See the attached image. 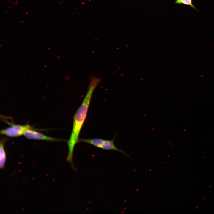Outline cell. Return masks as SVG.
<instances>
[{
    "label": "cell",
    "instance_id": "3957f363",
    "mask_svg": "<svg viewBox=\"0 0 214 214\" xmlns=\"http://www.w3.org/2000/svg\"><path fill=\"white\" fill-rule=\"evenodd\" d=\"M30 127L29 125H21L13 124L1 130L0 134L10 137H18L23 135L24 130Z\"/></svg>",
    "mask_w": 214,
    "mask_h": 214
},
{
    "label": "cell",
    "instance_id": "7a4b0ae2",
    "mask_svg": "<svg viewBox=\"0 0 214 214\" xmlns=\"http://www.w3.org/2000/svg\"><path fill=\"white\" fill-rule=\"evenodd\" d=\"M115 137L111 140H106L99 138L92 139H79V142L89 144L97 147L106 150H113L119 151L124 155L130 158L129 155L122 150L118 148L114 144Z\"/></svg>",
    "mask_w": 214,
    "mask_h": 214
},
{
    "label": "cell",
    "instance_id": "6da1fadb",
    "mask_svg": "<svg viewBox=\"0 0 214 214\" xmlns=\"http://www.w3.org/2000/svg\"><path fill=\"white\" fill-rule=\"evenodd\" d=\"M100 81V78H91L85 97L73 116L72 130L67 143L68 150L67 158V161L70 163L73 168L75 167L73 160L75 147L79 142V134L86 117L93 92Z\"/></svg>",
    "mask_w": 214,
    "mask_h": 214
},
{
    "label": "cell",
    "instance_id": "277c9868",
    "mask_svg": "<svg viewBox=\"0 0 214 214\" xmlns=\"http://www.w3.org/2000/svg\"><path fill=\"white\" fill-rule=\"evenodd\" d=\"M23 135L26 138L32 139L43 140L50 141H60L62 139L47 136L33 129L31 127L26 129Z\"/></svg>",
    "mask_w": 214,
    "mask_h": 214
},
{
    "label": "cell",
    "instance_id": "5b68a950",
    "mask_svg": "<svg viewBox=\"0 0 214 214\" xmlns=\"http://www.w3.org/2000/svg\"><path fill=\"white\" fill-rule=\"evenodd\" d=\"M7 141L6 139H3L0 141V167L1 169L5 166L6 159V152L4 148V144Z\"/></svg>",
    "mask_w": 214,
    "mask_h": 214
},
{
    "label": "cell",
    "instance_id": "8992f818",
    "mask_svg": "<svg viewBox=\"0 0 214 214\" xmlns=\"http://www.w3.org/2000/svg\"><path fill=\"white\" fill-rule=\"evenodd\" d=\"M175 3L177 4H183L189 6L194 9H196L195 7L193 4L192 0H176Z\"/></svg>",
    "mask_w": 214,
    "mask_h": 214
}]
</instances>
